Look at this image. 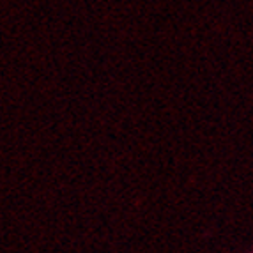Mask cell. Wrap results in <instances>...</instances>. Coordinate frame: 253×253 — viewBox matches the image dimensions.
Masks as SVG:
<instances>
[]
</instances>
